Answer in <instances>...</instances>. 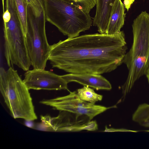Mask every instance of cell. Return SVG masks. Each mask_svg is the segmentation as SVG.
Listing matches in <instances>:
<instances>
[{
  "label": "cell",
  "instance_id": "6da1fadb",
  "mask_svg": "<svg viewBox=\"0 0 149 149\" xmlns=\"http://www.w3.org/2000/svg\"><path fill=\"white\" fill-rule=\"evenodd\" d=\"M127 49L123 31L87 34L50 45L48 60L52 68L70 73L101 74L121 65Z\"/></svg>",
  "mask_w": 149,
  "mask_h": 149
},
{
  "label": "cell",
  "instance_id": "7a4b0ae2",
  "mask_svg": "<svg viewBox=\"0 0 149 149\" xmlns=\"http://www.w3.org/2000/svg\"><path fill=\"white\" fill-rule=\"evenodd\" d=\"M132 27L133 44L123 61L129 71L122 87L124 96L130 91L136 80L146 74L149 67V14L142 12L134 20Z\"/></svg>",
  "mask_w": 149,
  "mask_h": 149
},
{
  "label": "cell",
  "instance_id": "3957f363",
  "mask_svg": "<svg viewBox=\"0 0 149 149\" xmlns=\"http://www.w3.org/2000/svg\"><path fill=\"white\" fill-rule=\"evenodd\" d=\"M29 89L11 67L0 69V91L5 103L14 119L26 121L37 119Z\"/></svg>",
  "mask_w": 149,
  "mask_h": 149
},
{
  "label": "cell",
  "instance_id": "277c9868",
  "mask_svg": "<svg viewBox=\"0 0 149 149\" xmlns=\"http://www.w3.org/2000/svg\"><path fill=\"white\" fill-rule=\"evenodd\" d=\"M46 20L72 38L89 29L93 23L89 13L74 3L63 0H44Z\"/></svg>",
  "mask_w": 149,
  "mask_h": 149
},
{
  "label": "cell",
  "instance_id": "5b68a950",
  "mask_svg": "<svg viewBox=\"0 0 149 149\" xmlns=\"http://www.w3.org/2000/svg\"><path fill=\"white\" fill-rule=\"evenodd\" d=\"M46 20L45 10L41 16L37 17L29 6L25 40L31 65L34 69L45 70L48 60L50 45L46 34Z\"/></svg>",
  "mask_w": 149,
  "mask_h": 149
},
{
  "label": "cell",
  "instance_id": "8992f818",
  "mask_svg": "<svg viewBox=\"0 0 149 149\" xmlns=\"http://www.w3.org/2000/svg\"><path fill=\"white\" fill-rule=\"evenodd\" d=\"M8 9L10 19L8 22H3L6 60L8 66L15 65L24 71H27L31 64L25 36L15 11L11 6Z\"/></svg>",
  "mask_w": 149,
  "mask_h": 149
},
{
  "label": "cell",
  "instance_id": "52a82bcc",
  "mask_svg": "<svg viewBox=\"0 0 149 149\" xmlns=\"http://www.w3.org/2000/svg\"><path fill=\"white\" fill-rule=\"evenodd\" d=\"M69 91L70 93L67 95L52 99H45L40 102L51 107L54 109L85 116L90 120L110 108L83 101L79 97L77 91Z\"/></svg>",
  "mask_w": 149,
  "mask_h": 149
},
{
  "label": "cell",
  "instance_id": "ba28073f",
  "mask_svg": "<svg viewBox=\"0 0 149 149\" xmlns=\"http://www.w3.org/2000/svg\"><path fill=\"white\" fill-rule=\"evenodd\" d=\"M23 81L29 90L68 89V83L61 76L45 70L33 69L26 71Z\"/></svg>",
  "mask_w": 149,
  "mask_h": 149
},
{
  "label": "cell",
  "instance_id": "9c48e42d",
  "mask_svg": "<svg viewBox=\"0 0 149 149\" xmlns=\"http://www.w3.org/2000/svg\"><path fill=\"white\" fill-rule=\"evenodd\" d=\"M62 111L56 117L41 116V127L39 130L56 132H76L82 130L83 123L85 121L78 120L72 122L69 112Z\"/></svg>",
  "mask_w": 149,
  "mask_h": 149
},
{
  "label": "cell",
  "instance_id": "30bf717a",
  "mask_svg": "<svg viewBox=\"0 0 149 149\" xmlns=\"http://www.w3.org/2000/svg\"><path fill=\"white\" fill-rule=\"evenodd\" d=\"M68 83L75 82L97 90H110L112 88L110 82L101 74H92L69 73L61 75Z\"/></svg>",
  "mask_w": 149,
  "mask_h": 149
},
{
  "label": "cell",
  "instance_id": "8fae6325",
  "mask_svg": "<svg viewBox=\"0 0 149 149\" xmlns=\"http://www.w3.org/2000/svg\"><path fill=\"white\" fill-rule=\"evenodd\" d=\"M116 0H96V10L93 25L101 34H106L112 8Z\"/></svg>",
  "mask_w": 149,
  "mask_h": 149
},
{
  "label": "cell",
  "instance_id": "7c38bea8",
  "mask_svg": "<svg viewBox=\"0 0 149 149\" xmlns=\"http://www.w3.org/2000/svg\"><path fill=\"white\" fill-rule=\"evenodd\" d=\"M125 5L121 0H116L112 7L106 34L113 35L119 32L124 24Z\"/></svg>",
  "mask_w": 149,
  "mask_h": 149
},
{
  "label": "cell",
  "instance_id": "4fadbf2b",
  "mask_svg": "<svg viewBox=\"0 0 149 149\" xmlns=\"http://www.w3.org/2000/svg\"><path fill=\"white\" fill-rule=\"evenodd\" d=\"M7 0L16 13L25 37L28 24L29 5L27 1L26 0Z\"/></svg>",
  "mask_w": 149,
  "mask_h": 149
},
{
  "label": "cell",
  "instance_id": "5bb4252c",
  "mask_svg": "<svg viewBox=\"0 0 149 149\" xmlns=\"http://www.w3.org/2000/svg\"><path fill=\"white\" fill-rule=\"evenodd\" d=\"M77 92L81 99L92 104L101 101L103 98L102 95L97 93L88 86H84L83 88L78 89Z\"/></svg>",
  "mask_w": 149,
  "mask_h": 149
},
{
  "label": "cell",
  "instance_id": "9a60e30c",
  "mask_svg": "<svg viewBox=\"0 0 149 149\" xmlns=\"http://www.w3.org/2000/svg\"><path fill=\"white\" fill-rule=\"evenodd\" d=\"M133 120L141 125L149 120V104L143 103L140 105L133 113Z\"/></svg>",
  "mask_w": 149,
  "mask_h": 149
},
{
  "label": "cell",
  "instance_id": "2e32d148",
  "mask_svg": "<svg viewBox=\"0 0 149 149\" xmlns=\"http://www.w3.org/2000/svg\"><path fill=\"white\" fill-rule=\"evenodd\" d=\"M34 15L37 17L42 15L45 10L44 0H26Z\"/></svg>",
  "mask_w": 149,
  "mask_h": 149
},
{
  "label": "cell",
  "instance_id": "e0dca14e",
  "mask_svg": "<svg viewBox=\"0 0 149 149\" xmlns=\"http://www.w3.org/2000/svg\"><path fill=\"white\" fill-rule=\"evenodd\" d=\"M71 2L80 6L87 13H89L96 4V0H71Z\"/></svg>",
  "mask_w": 149,
  "mask_h": 149
},
{
  "label": "cell",
  "instance_id": "ac0fdd59",
  "mask_svg": "<svg viewBox=\"0 0 149 149\" xmlns=\"http://www.w3.org/2000/svg\"><path fill=\"white\" fill-rule=\"evenodd\" d=\"M104 132H139L138 131L132 130L125 129H108L106 126Z\"/></svg>",
  "mask_w": 149,
  "mask_h": 149
},
{
  "label": "cell",
  "instance_id": "d6986e66",
  "mask_svg": "<svg viewBox=\"0 0 149 149\" xmlns=\"http://www.w3.org/2000/svg\"><path fill=\"white\" fill-rule=\"evenodd\" d=\"M135 0H124V4L125 8L128 11L130 8L131 5L133 3Z\"/></svg>",
  "mask_w": 149,
  "mask_h": 149
},
{
  "label": "cell",
  "instance_id": "ffe728a7",
  "mask_svg": "<svg viewBox=\"0 0 149 149\" xmlns=\"http://www.w3.org/2000/svg\"><path fill=\"white\" fill-rule=\"evenodd\" d=\"M141 125L145 127H149V120L143 123Z\"/></svg>",
  "mask_w": 149,
  "mask_h": 149
},
{
  "label": "cell",
  "instance_id": "44dd1931",
  "mask_svg": "<svg viewBox=\"0 0 149 149\" xmlns=\"http://www.w3.org/2000/svg\"><path fill=\"white\" fill-rule=\"evenodd\" d=\"M146 75L148 79V81L149 83V67L148 68Z\"/></svg>",
  "mask_w": 149,
  "mask_h": 149
}]
</instances>
